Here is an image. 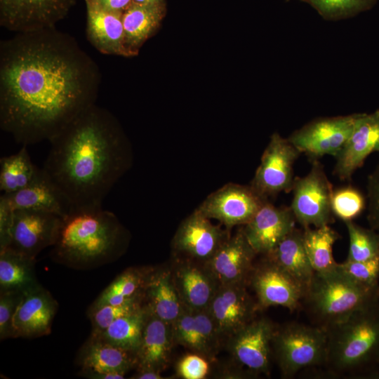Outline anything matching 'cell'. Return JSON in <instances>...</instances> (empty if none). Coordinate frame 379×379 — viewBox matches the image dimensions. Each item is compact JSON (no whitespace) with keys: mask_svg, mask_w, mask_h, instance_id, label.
Wrapping results in <instances>:
<instances>
[{"mask_svg":"<svg viewBox=\"0 0 379 379\" xmlns=\"http://www.w3.org/2000/svg\"><path fill=\"white\" fill-rule=\"evenodd\" d=\"M62 217L55 213L31 209L14 211L11 247L32 258L58 239Z\"/></svg>","mask_w":379,"mask_h":379,"instance_id":"16","label":"cell"},{"mask_svg":"<svg viewBox=\"0 0 379 379\" xmlns=\"http://www.w3.org/2000/svg\"><path fill=\"white\" fill-rule=\"evenodd\" d=\"M175 345H180L208 361L214 360L196 321L193 311L185 309L171 324Z\"/></svg>","mask_w":379,"mask_h":379,"instance_id":"34","label":"cell"},{"mask_svg":"<svg viewBox=\"0 0 379 379\" xmlns=\"http://www.w3.org/2000/svg\"><path fill=\"white\" fill-rule=\"evenodd\" d=\"M256 255L241 227L230 237L204 265L219 286L234 284H248Z\"/></svg>","mask_w":379,"mask_h":379,"instance_id":"18","label":"cell"},{"mask_svg":"<svg viewBox=\"0 0 379 379\" xmlns=\"http://www.w3.org/2000/svg\"><path fill=\"white\" fill-rule=\"evenodd\" d=\"M300 154L288 138L273 133L255 171L252 188L267 200L280 192L292 190L293 165Z\"/></svg>","mask_w":379,"mask_h":379,"instance_id":"8","label":"cell"},{"mask_svg":"<svg viewBox=\"0 0 379 379\" xmlns=\"http://www.w3.org/2000/svg\"><path fill=\"white\" fill-rule=\"evenodd\" d=\"M277 326L268 319L255 317L227 338V348L236 365L254 376L268 375L272 343Z\"/></svg>","mask_w":379,"mask_h":379,"instance_id":"9","label":"cell"},{"mask_svg":"<svg viewBox=\"0 0 379 379\" xmlns=\"http://www.w3.org/2000/svg\"><path fill=\"white\" fill-rule=\"evenodd\" d=\"M357 114L314 119L295 131L289 141L312 160L325 155H338L347 142Z\"/></svg>","mask_w":379,"mask_h":379,"instance_id":"10","label":"cell"},{"mask_svg":"<svg viewBox=\"0 0 379 379\" xmlns=\"http://www.w3.org/2000/svg\"><path fill=\"white\" fill-rule=\"evenodd\" d=\"M145 305L150 313L172 324L185 307L175 288L171 269H154L145 290Z\"/></svg>","mask_w":379,"mask_h":379,"instance_id":"27","label":"cell"},{"mask_svg":"<svg viewBox=\"0 0 379 379\" xmlns=\"http://www.w3.org/2000/svg\"><path fill=\"white\" fill-rule=\"evenodd\" d=\"M246 284L220 286L207 308L218 332L227 339L256 317V300Z\"/></svg>","mask_w":379,"mask_h":379,"instance_id":"15","label":"cell"},{"mask_svg":"<svg viewBox=\"0 0 379 379\" xmlns=\"http://www.w3.org/2000/svg\"><path fill=\"white\" fill-rule=\"evenodd\" d=\"M36 258L11 247L0 249V292L25 291L39 284Z\"/></svg>","mask_w":379,"mask_h":379,"instance_id":"29","label":"cell"},{"mask_svg":"<svg viewBox=\"0 0 379 379\" xmlns=\"http://www.w3.org/2000/svg\"><path fill=\"white\" fill-rule=\"evenodd\" d=\"M133 379H164L167 378L162 377L161 373L151 370H140L137 371L136 373L131 378Z\"/></svg>","mask_w":379,"mask_h":379,"instance_id":"46","label":"cell"},{"mask_svg":"<svg viewBox=\"0 0 379 379\" xmlns=\"http://www.w3.org/2000/svg\"><path fill=\"white\" fill-rule=\"evenodd\" d=\"M366 199L368 223L379 234V163L368 177Z\"/></svg>","mask_w":379,"mask_h":379,"instance_id":"42","label":"cell"},{"mask_svg":"<svg viewBox=\"0 0 379 379\" xmlns=\"http://www.w3.org/2000/svg\"><path fill=\"white\" fill-rule=\"evenodd\" d=\"M81 375L92 379H123L126 375L120 372H81Z\"/></svg>","mask_w":379,"mask_h":379,"instance_id":"45","label":"cell"},{"mask_svg":"<svg viewBox=\"0 0 379 379\" xmlns=\"http://www.w3.org/2000/svg\"><path fill=\"white\" fill-rule=\"evenodd\" d=\"M85 1L90 43L103 54L129 56L124 45L123 13L105 9L91 0Z\"/></svg>","mask_w":379,"mask_h":379,"instance_id":"22","label":"cell"},{"mask_svg":"<svg viewBox=\"0 0 379 379\" xmlns=\"http://www.w3.org/2000/svg\"><path fill=\"white\" fill-rule=\"evenodd\" d=\"M350 246L346 258L350 261H366L379 257V234L363 227L353 220L345 222Z\"/></svg>","mask_w":379,"mask_h":379,"instance_id":"35","label":"cell"},{"mask_svg":"<svg viewBox=\"0 0 379 379\" xmlns=\"http://www.w3.org/2000/svg\"><path fill=\"white\" fill-rule=\"evenodd\" d=\"M248 284L253 288L259 310L281 306L290 312L298 310L305 291L288 273L264 258L255 265Z\"/></svg>","mask_w":379,"mask_h":379,"instance_id":"14","label":"cell"},{"mask_svg":"<svg viewBox=\"0 0 379 379\" xmlns=\"http://www.w3.org/2000/svg\"><path fill=\"white\" fill-rule=\"evenodd\" d=\"M337 268L354 281L367 286L378 284L379 257L366 261L345 260Z\"/></svg>","mask_w":379,"mask_h":379,"instance_id":"39","label":"cell"},{"mask_svg":"<svg viewBox=\"0 0 379 379\" xmlns=\"http://www.w3.org/2000/svg\"><path fill=\"white\" fill-rule=\"evenodd\" d=\"M290 206L295 220L303 228L319 227L333 222V186L318 159L305 176L295 178Z\"/></svg>","mask_w":379,"mask_h":379,"instance_id":"7","label":"cell"},{"mask_svg":"<svg viewBox=\"0 0 379 379\" xmlns=\"http://www.w3.org/2000/svg\"><path fill=\"white\" fill-rule=\"evenodd\" d=\"M326 361L331 375H379V302L361 310L325 330Z\"/></svg>","mask_w":379,"mask_h":379,"instance_id":"4","label":"cell"},{"mask_svg":"<svg viewBox=\"0 0 379 379\" xmlns=\"http://www.w3.org/2000/svg\"><path fill=\"white\" fill-rule=\"evenodd\" d=\"M39 168L32 161L27 145L20 150L0 159V190L3 194L17 192L28 185Z\"/></svg>","mask_w":379,"mask_h":379,"instance_id":"33","label":"cell"},{"mask_svg":"<svg viewBox=\"0 0 379 379\" xmlns=\"http://www.w3.org/2000/svg\"><path fill=\"white\" fill-rule=\"evenodd\" d=\"M147 314L148 310L144 305L140 310L115 320L105 330L95 335L136 354Z\"/></svg>","mask_w":379,"mask_h":379,"instance_id":"32","label":"cell"},{"mask_svg":"<svg viewBox=\"0 0 379 379\" xmlns=\"http://www.w3.org/2000/svg\"><path fill=\"white\" fill-rule=\"evenodd\" d=\"M267 201L251 185L228 183L208 195L197 209L230 230L248 223Z\"/></svg>","mask_w":379,"mask_h":379,"instance_id":"11","label":"cell"},{"mask_svg":"<svg viewBox=\"0 0 379 379\" xmlns=\"http://www.w3.org/2000/svg\"><path fill=\"white\" fill-rule=\"evenodd\" d=\"M221 225H213L196 209L178 227L172 247L180 258L205 264L231 236Z\"/></svg>","mask_w":379,"mask_h":379,"instance_id":"13","label":"cell"},{"mask_svg":"<svg viewBox=\"0 0 379 379\" xmlns=\"http://www.w3.org/2000/svg\"><path fill=\"white\" fill-rule=\"evenodd\" d=\"M264 258L288 273L302 287L305 293L314 271L305 249L302 230L295 227Z\"/></svg>","mask_w":379,"mask_h":379,"instance_id":"26","label":"cell"},{"mask_svg":"<svg viewBox=\"0 0 379 379\" xmlns=\"http://www.w3.org/2000/svg\"><path fill=\"white\" fill-rule=\"evenodd\" d=\"M58 308V302L40 284L23 292L13 318L15 338L48 335Z\"/></svg>","mask_w":379,"mask_h":379,"instance_id":"19","label":"cell"},{"mask_svg":"<svg viewBox=\"0 0 379 379\" xmlns=\"http://www.w3.org/2000/svg\"><path fill=\"white\" fill-rule=\"evenodd\" d=\"M133 3L138 4H163L162 0H133Z\"/></svg>","mask_w":379,"mask_h":379,"instance_id":"47","label":"cell"},{"mask_svg":"<svg viewBox=\"0 0 379 379\" xmlns=\"http://www.w3.org/2000/svg\"><path fill=\"white\" fill-rule=\"evenodd\" d=\"M171 270L184 307L194 312L207 309L219 284L204 264L178 257Z\"/></svg>","mask_w":379,"mask_h":379,"instance_id":"20","label":"cell"},{"mask_svg":"<svg viewBox=\"0 0 379 379\" xmlns=\"http://www.w3.org/2000/svg\"><path fill=\"white\" fill-rule=\"evenodd\" d=\"M314 8L326 20L352 17L373 7L376 0H301Z\"/></svg>","mask_w":379,"mask_h":379,"instance_id":"38","label":"cell"},{"mask_svg":"<svg viewBox=\"0 0 379 379\" xmlns=\"http://www.w3.org/2000/svg\"><path fill=\"white\" fill-rule=\"evenodd\" d=\"M379 302V284L358 283L340 270L314 272L302 303L314 326L324 330Z\"/></svg>","mask_w":379,"mask_h":379,"instance_id":"5","label":"cell"},{"mask_svg":"<svg viewBox=\"0 0 379 379\" xmlns=\"http://www.w3.org/2000/svg\"><path fill=\"white\" fill-rule=\"evenodd\" d=\"M305 249L314 272L324 273L336 269L338 262L333 255V246L338 234L328 225L305 227L302 230Z\"/></svg>","mask_w":379,"mask_h":379,"instance_id":"31","label":"cell"},{"mask_svg":"<svg viewBox=\"0 0 379 379\" xmlns=\"http://www.w3.org/2000/svg\"><path fill=\"white\" fill-rule=\"evenodd\" d=\"M154 268L151 267H131L118 275L104 289L91 307L102 305H118L139 296L145 295L148 279Z\"/></svg>","mask_w":379,"mask_h":379,"instance_id":"30","label":"cell"},{"mask_svg":"<svg viewBox=\"0 0 379 379\" xmlns=\"http://www.w3.org/2000/svg\"><path fill=\"white\" fill-rule=\"evenodd\" d=\"M129 234L102 206L73 208L62 217L52 258L74 268L109 263L126 251Z\"/></svg>","mask_w":379,"mask_h":379,"instance_id":"3","label":"cell"},{"mask_svg":"<svg viewBox=\"0 0 379 379\" xmlns=\"http://www.w3.org/2000/svg\"><path fill=\"white\" fill-rule=\"evenodd\" d=\"M14 209L43 211L65 216L71 206L50 178L39 168L33 180L24 188L1 194Z\"/></svg>","mask_w":379,"mask_h":379,"instance_id":"24","label":"cell"},{"mask_svg":"<svg viewBox=\"0 0 379 379\" xmlns=\"http://www.w3.org/2000/svg\"><path fill=\"white\" fill-rule=\"evenodd\" d=\"M105 9L124 13L133 3V0H91Z\"/></svg>","mask_w":379,"mask_h":379,"instance_id":"44","label":"cell"},{"mask_svg":"<svg viewBox=\"0 0 379 379\" xmlns=\"http://www.w3.org/2000/svg\"><path fill=\"white\" fill-rule=\"evenodd\" d=\"M174 345L172 325L148 310L141 343L136 352V370L161 373L169 364Z\"/></svg>","mask_w":379,"mask_h":379,"instance_id":"23","label":"cell"},{"mask_svg":"<svg viewBox=\"0 0 379 379\" xmlns=\"http://www.w3.org/2000/svg\"><path fill=\"white\" fill-rule=\"evenodd\" d=\"M164 14L163 4L132 3L123 13L124 45L129 56L138 53L140 46L159 25Z\"/></svg>","mask_w":379,"mask_h":379,"instance_id":"28","label":"cell"},{"mask_svg":"<svg viewBox=\"0 0 379 379\" xmlns=\"http://www.w3.org/2000/svg\"><path fill=\"white\" fill-rule=\"evenodd\" d=\"M379 152V109L357 113L353 129L335 158L333 173L342 180H350L366 158Z\"/></svg>","mask_w":379,"mask_h":379,"instance_id":"17","label":"cell"},{"mask_svg":"<svg viewBox=\"0 0 379 379\" xmlns=\"http://www.w3.org/2000/svg\"><path fill=\"white\" fill-rule=\"evenodd\" d=\"M295 222L290 207L267 201L242 230L257 255H265L295 227Z\"/></svg>","mask_w":379,"mask_h":379,"instance_id":"21","label":"cell"},{"mask_svg":"<svg viewBox=\"0 0 379 379\" xmlns=\"http://www.w3.org/2000/svg\"><path fill=\"white\" fill-rule=\"evenodd\" d=\"M23 293L0 292V339L15 338L13 318Z\"/></svg>","mask_w":379,"mask_h":379,"instance_id":"40","label":"cell"},{"mask_svg":"<svg viewBox=\"0 0 379 379\" xmlns=\"http://www.w3.org/2000/svg\"><path fill=\"white\" fill-rule=\"evenodd\" d=\"M272 355L284 378H292L307 368L324 365L327 335L317 326L291 322L275 330Z\"/></svg>","mask_w":379,"mask_h":379,"instance_id":"6","label":"cell"},{"mask_svg":"<svg viewBox=\"0 0 379 379\" xmlns=\"http://www.w3.org/2000/svg\"><path fill=\"white\" fill-rule=\"evenodd\" d=\"M209 371V361L194 352L181 357L175 366L176 375L183 379H204Z\"/></svg>","mask_w":379,"mask_h":379,"instance_id":"41","label":"cell"},{"mask_svg":"<svg viewBox=\"0 0 379 379\" xmlns=\"http://www.w3.org/2000/svg\"><path fill=\"white\" fill-rule=\"evenodd\" d=\"M81 372H120L126 374L137 366L136 354L117 347L98 335L91 336L78 355Z\"/></svg>","mask_w":379,"mask_h":379,"instance_id":"25","label":"cell"},{"mask_svg":"<svg viewBox=\"0 0 379 379\" xmlns=\"http://www.w3.org/2000/svg\"><path fill=\"white\" fill-rule=\"evenodd\" d=\"M15 210L6 199L0 197V249L7 248L11 241Z\"/></svg>","mask_w":379,"mask_h":379,"instance_id":"43","label":"cell"},{"mask_svg":"<svg viewBox=\"0 0 379 379\" xmlns=\"http://www.w3.org/2000/svg\"><path fill=\"white\" fill-rule=\"evenodd\" d=\"M49 142L41 168L71 208L102 206L133 163L131 146L119 121L96 104Z\"/></svg>","mask_w":379,"mask_h":379,"instance_id":"2","label":"cell"},{"mask_svg":"<svg viewBox=\"0 0 379 379\" xmlns=\"http://www.w3.org/2000/svg\"><path fill=\"white\" fill-rule=\"evenodd\" d=\"M75 0H0V25L15 33L55 27Z\"/></svg>","mask_w":379,"mask_h":379,"instance_id":"12","label":"cell"},{"mask_svg":"<svg viewBox=\"0 0 379 379\" xmlns=\"http://www.w3.org/2000/svg\"><path fill=\"white\" fill-rule=\"evenodd\" d=\"M96 62L55 27L0 44V127L22 145L50 141L95 104Z\"/></svg>","mask_w":379,"mask_h":379,"instance_id":"1","label":"cell"},{"mask_svg":"<svg viewBox=\"0 0 379 379\" xmlns=\"http://www.w3.org/2000/svg\"><path fill=\"white\" fill-rule=\"evenodd\" d=\"M367 206V199L358 189L346 186L333 190L331 210L333 215L344 222L353 220Z\"/></svg>","mask_w":379,"mask_h":379,"instance_id":"37","label":"cell"},{"mask_svg":"<svg viewBox=\"0 0 379 379\" xmlns=\"http://www.w3.org/2000/svg\"><path fill=\"white\" fill-rule=\"evenodd\" d=\"M144 305L145 295H142L121 304L90 307L88 317L91 322V333H100L115 320L140 310Z\"/></svg>","mask_w":379,"mask_h":379,"instance_id":"36","label":"cell"}]
</instances>
